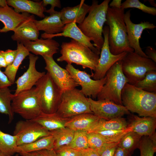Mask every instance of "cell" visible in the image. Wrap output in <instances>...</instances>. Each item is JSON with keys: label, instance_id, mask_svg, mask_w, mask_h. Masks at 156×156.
<instances>
[{"label": "cell", "instance_id": "6da1fadb", "mask_svg": "<svg viewBox=\"0 0 156 156\" xmlns=\"http://www.w3.org/2000/svg\"><path fill=\"white\" fill-rule=\"evenodd\" d=\"M122 105L140 116L156 118V93L145 91L126 83L121 93Z\"/></svg>", "mask_w": 156, "mask_h": 156}, {"label": "cell", "instance_id": "7a4b0ae2", "mask_svg": "<svg viewBox=\"0 0 156 156\" xmlns=\"http://www.w3.org/2000/svg\"><path fill=\"white\" fill-rule=\"evenodd\" d=\"M124 14V10L121 8L109 7L107 9L105 23L109 29L108 41L109 49L113 55L134 52L129 43Z\"/></svg>", "mask_w": 156, "mask_h": 156}, {"label": "cell", "instance_id": "3957f363", "mask_svg": "<svg viewBox=\"0 0 156 156\" xmlns=\"http://www.w3.org/2000/svg\"><path fill=\"white\" fill-rule=\"evenodd\" d=\"M110 1L105 0L99 4L97 1L93 0L88 16L77 26L86 36L92 39L94 46L100 52L104 43L102 34Z\"/></svg>", "mask_w": 156, "mask_h": 156}, {"label": "cell", "instance_id": "277c9868", "mask_svg": "<svg viewBox=\"0 0 156 156\" xmlns=\"http://www.w3.org/2000/svg\"><path fill=\"white\" fill-rule=\"evenodd\" d=\"M61 56L57 61L66 62L67 64L74 63L81 66L84 69L89 68L95 70L98 64L99 55L83 44L71 39L68 42H63L61 46Z\"/></svg>", "mask_w": 156, "mask_h": 156}, {"label": "cell", "instance_id": "5b68a950", "mask_svg": "<svg viewBox=\"0 0 156 156\" xmlns=\"http://www.w3.org/2000/svg\"><path fill=\"white\" fill-rule=\"evenodd\" d=\"M105 83L97 95V100L106 99L123 105L121 93L128 81L122 68V60L115 63L107 71Z\"/></svg>", "mask_w": 156, "mask_h": 156}, {"label": "cell", "instance_id": "8992f818", "mask_svg": "<svg viewBox=\"0 0 156 156\" xmlns=\"http://www.w3.org/2000/svg\"><path fill=\"white\" fill-rule=\"evenodd\" d=\"M56 112L66 118L85 113L93 114L90 109L88 98L80 90L76 88L62 92Z\"/></svg>", "mask_w": 156, "mask_h": 156}, {"label": "cell", "instance_id": "52a82bcc", "mask_svg": "<svg viewBox=\"0 0 156 156\" xmlns=\"http://www.w3.org/2000/svg\"><path fill=\"white\" fill-rule=\"evenodd\" d=\"M122 68L128 83L134 86L144 78L148 71L156 70V63L134 52H128L122 60Z\"/></svg>", "mask_w": 156, "mask_h": 156}, {"label": "cell", "instance_id": "ba28073f", "mask_svg": "<svg viewBox=\"0 0 156 156\" xmlns=\"http://www.w3.org/2000/svg\"><path fill=\"white\" fill-rule=\"evenodd\" d=\"M42 111L47 114L56 112L62 92L47 72L35 84Z\"/></svg>", "mask_w": 156, "mask_h": 156}, {"label": "cell", "instance_id": "9c48e42d", "mask_svg": "<svg viewBox=\"0 0 156 156\" xmlns=\"http://www.w3.org/2000/svg\"><path fill=\"white\" fill-rule=\"evenodd\" d=\"M11 106L14 113L25 120H33L42 112L35 87L14 94Z\"/></svg>", "mask_w": 156, "mask_h": 156}, {"label": "cell", "instance_id": "30bf717a", "mask_svg": "<svg viewBox=\"0 0 156 156\" xmlns=\"http://www.w3.org/2000/svg\"><path fill=\"white\" fill-rule=\"evenodd\" d=\"M50 134V131L44 127L31 120L17 122L13 133L16 137L18 146L30 143Z\"/></svg>", "mask_w": 156, "mask_h": 156}, {"label": "cell", "instance_id": "8fae6325", "mask_svg": "<svg viewBox=\"0 0 156 156\" xmlns=\"http://www.w3.org/2000/svg\"><path fill=\"white\" fill-rule=\"evenodd\" d=\"M66 69L69 73L77 84L81 87L82 93L87 97L89 96L93 99L97 98L105 83L106 77L98 80L92 79L91 75L85 71L75 68L72 64H67Z\"/></svg>", "mask_w": 156, "mask_h": 156}, {"label": "cell", "instance_id": "7c38bea8", "mask_svg": "<svg viewBox=\"0 0 156 156\" xmlns=\"http://www.w3.org/2000/svg\"><path fill=\"white\" fill-rule=\"evenodd\" d=\"M109 32V27L105 26L103 29L104 41L101 50L100 56L94 73H92L91 74L94 80L104 78L109 69L116 62L122 60L128 53L125 52L117 55L111 53L108 41Z\"/></svg>", "mask_w": 156, "mask_h": 156}, {"label": "cell", "instance_id": "4fadbf2b", "mask_svg": "<svg viewBox=\"0 0 156 156\" xmlns=\"http://www.w3.org/2000/svg\"><path fill=\"white\" fill-rule=\"evenodd\" d=\"M88 99L91 111L100 118L109 120L130 114L126 107L106 99L96 101L91 97L88 98Z\"/></svg>", "mask_w": 156, "mask_h": 156}, {"label": "cell", "instance_id": "5bb4252c", "mask_svg": "<svg viewBox=\"0 0 156 156\" xmlns=\"http://www.w3.org/2000/svg\"><path fill=\"white\" fill-rule=\"evenodd\" d=\"M131 10L125 13L124 16L129 45L135 53L142 57L148 58L140 46V39L144 30H153L156 26L153 23L147 21L141 22L138 24L133 23L130 18Z\"/></svg>", "mask_w": 156, "mask_h": 156}, {"label": "cell", "instance_id": "9a60e30c", "mask_svg": "<svg viewBox=\"0 0 156 156\" xmlns=\"http://www.w3.org/2000/svg\"><path fill=\"white\" fill-rule=\"evenodd\" d=\"M42 57L46 64L45 69L62 92L79 86L68 71L58 65L53 57Z\"/></svg>", "mask_w": 156, "mask_h": 156}, {"label": "cell", "instance_id": "2e32d148", "mask_svg": "<svg viewBox=\"0 0 156 156\" xmlns=\"http://www.w3.org/2000/svg\"><path fill=\"white\" fill-rule=\"evenodd\" d=\"M28 56L29 59L28 68L26 71L15 82L16 88L14 95L31 89L37 82L46 74L44 72L38 71L36 68V64L38 58V57L30 53Z\"/></svg>", "mask_w": 156, "mask_h": 156}, {"label": "cell", "instance_id": "e0dca14e", "mask_svg": "<svg viewBox=\"0 0 156 156\" xmlns=\"http://www.w3.org/2000/svg\"><path fill=\"white\" fill-rule=\"evenodd\" d=\"M41 36L44 39L59 36L69 37L88 47L97 54L99 55L100 53L93 44L91 43L92 39L86 36L75 23H70L65 25L64 30L62 32L54 34H48L44 33L41 34Z\"/></svg>", "mask_w": 156, "mask_h": 156}, {"label": "cell", "instance_id": "ac0fdd59", "mask_svg": "<svg viewBox=\"0 0 156 156\" xmlns=\"http://www.w3.org/2000/svg\"><path fill=\"white\" fill-rule=\"evenodd\" d=\"M29 51L36 55L53 57L57 53L60 46L59 43L52 38H41L34 41H25L22 42Z\"/></svg>", "mask_w": 156, "mask_h": 156}, {"label": "cell", "instance_id": "d6986e66", "mask_svg": "<svg viewBox=\"0 0 156 156\" xmlns=\"http://www.w3.org/2000/svg\"><path fill=\"white\" fill-rule=\"evenodd\" d=\"M33 15L30 16L21 23L14 31L11 38L17 42L25 41H34L38 39L39 31L34 23Z\"/></svg>", "mask_w": 156, "mask_h": 156}, {"label": "cell", "instance_id": "ffe728a7", "mask_svg": "<svg viewBox=\"0 0 156 156\" xmlns=\"http://www.w3.org/2000/svg\"><path fill=\"white\" fill-rule=\"evenodd\" d=\"M30 15L27 13H17L8 5L4 7H0V21L4 25V27L0 29V33L14 31Z\"/></svg>", "mask_w": 156, "mask_h": 156}, {"label": "cell", "instance_id": "44dd1931", "mask_svg": "<svg viewBox=\"0 0 156 156\" xmlns=\"http://www.w3.org/2000/svg\"><path fill=\"white\" fill-rule=\"evenodd\" d=\"M82 0L78 5L74 7L63 8L60 12L62 21L64 25L70 23H81L89 10L90 5Z\"/></svg>", "mask_w": 156, "mask_h": 156}, {"label": "cell", "instance_id": "7402d4cb", "mask_svg": "<svg viewBox=\"0 0 156 156\" xmlns=\"http://www.w3.org/2000/svg\"><path fill=\"white\" fill-rule=\"evenodd\" d=\"M99 119L93 114H82L69 118L65 127L75 131H82L88 132L97 124Z\"/></svg>", "mask_w": 156, "mask_h": 156}, {"label": "cell", "instance_id": "603a6c76", "mask_svg": "<svg viewBox=\"0 0 156 156\" xmlns=\"http://www.w3.org/2000/svg\"><path fill=\"white\" fill-rule=\"evenodd\" d=\"M34 23L39 31H43L44 33L48 34L62 32L65 26L62 21L60 12L56 11L41 20L35 19Z\"/></svg>", "mask_w": 156, "mask_h": 156}, {"label": "cell", "instance_id": "cb8c5ba5", "mask_svg": "<svg viewBox=\"0 0 156 156\" xmlns=\"http://www.w3.org/2000/svg\"><path fill=\"white\" fill-rule=\"evenodd\" d=\"M7 5L14 8L17 13H31L41 18L45 16L44 12L46 10L42 1L35 2L29 0H7Z\"/></svg>", "mask_w": 156, "mask_h": 156}, {"label": "cell", "instance_id": "d4e9b609", "mask_svg": "<svg viewBox=\"0 0 156 156\" xmlns=\"http://www.w3.org/2000/svg\"><path fill=\"white\" fill-rule=\"evenodd\" d=\"M131 118L132 120L128 126L132 128V131L142 136H150L155 132L156 118L135 115H132Z\"/></svg>", "mask_w": 156, "mask_h": 156}, {"label": "cell", "instance_id": "484cf974", "mask_svg": "<svg viewBox=\"0 0 156 156\" xmlns=\"http://www.w3.org/2000/svg\"><path fill=\"white\" fill-rule=\"evenodd\" d=\"M68 118L60 116L56 112L47 114L42 112L31 120L39 123L50 131L64 128L65 122Z\"/></svg>", "mask_w": 156, "mask_h": 156}, {"label": "cell", "instance_id": "4316f807", "mask_svg": "<svg viewBox=\"0 0 156 156\" xmlns=\"http://www.w3.org/2000/svg\"><path fill=\"white\" fill-rule=\"evenodd\" d=\"M54 139L50 134L30 143L17 146L16 153H27L42 149L53 150Z\"/></svg>", "mask_w": 156, "mask_h": 156}, {"label": "cell", "instance_id": "83f0119b", "mask_svg": "<svg viewBox=\"0 0 156 156\" xmlns=\"http://www.w3.org/2000/svg\"><path fill=\"white\" fill-rule=\"evenodd\" d=\"M16 49L17 53L15 60L11 65L5 68L3 72L12 84L15 83L16 74L20 65L30 53L22 43L17 42Z\"/></svg>", "mask_w": 156, "mask_h": 156}, {"label": "cell", "instance_id": "f1b7e54d", "mask_svg": "<svg viewBox=\"0 0 156 156\" xmlns=\"http://www.w3.org/2000/svg\"><path fill=\"white\" fill-rule=\"evenodd\" d=\"M128 125L125 119L122 117L109 120L100 118L97 124L88 133L95 132L105 130L122 129L126 128Z\"/></svg>", "mask_w": 156, "mask_h": 156}, {"label": "cell", "instance_id": "f546056e", "mask_svg": "<svg viewBox=\"0 0 156 156\" xmlns=\"http://www.w3.org/2000/svg\"><path fill=\"white\" fill-rule=\"evenodd\" d=\"M75 132L66 127L50 131L54 139L53 150L68 146L73 139Z\"/></svg>", "mask_w": 156, "mask_h": 156}, {"label": "cell", "instance_id": "4dcf8cb0", "mask_svg": "<svg viewBox=\"0 0 156 156\" xmlns=\"http://www.w3.org/2000/svg\"><path fill=\"white\" fill-rule=\"evenodd\" d=\"M14 96L8 87L0 88V113L7 115L8 123L12 122L14 118L11 102Z\"/></svg>", "mask_w": 156, "mask_h": 156}, {"label": "cell", "instance_id": "1f68e13d", "mask_svg": "<svg viewBox=\"0 0 156 156\" xmlns=\"http://www.w3.org/2000/svg\"><path fill=\"white\" fill-rule=\"evenodd\" d=\"M17 138L14 135L5 133L0 129V150L12 156L17 147Z\"/></svg>", "mask_w": 156, "mask_h": 156}, {"label": "cell", "instance_id": "d6a6232c", "mask_svg": "<svg viewBox=\"0 0 156 156\" xmlns=\"http://www.w3.org/2000/svg\"><path fill=\"white\" fill-rule=\"evenodd\" d=\"M142 137L133 131H130L121 139L118 146L131 153L135 149L138 148Z\"/></svg>", "mask_w": 156, "mask_h": 156}, {"label": "cell", "instance_id": "836d02e7", "mask_svg": "<svg viewBox=\"0 0 156 156\" xmlns=\"http://www.w3.org/2000/svg\"><path fill=\"white\" fill-rule=\"evenodd\" d=\"M138 148L140 156H154L156 152V135L142 136Z\"/></svg>", "mask_w": 156, "mask_h": 156}, {"label": "cell", "instance_id": "e575fe53", "mask_svg": "<svg viewBox=\"0 0 156 156\" xmlns=\"http://www.w3.org/2000/svg\"><path fill=\"white\" fill-rule=\"evenodd\" d=\"M134 86L146 92L156 93V70L148 71L144 78Z\"/></svg>", "mask_w": 156, "mask_h": 156}, {"label": "cell", "instance_id": "d590c367", "mask_svg": "<svg viewBox=\"0 0 156 156\" xmlns=\"http://www.w3.org/2000/svg\"><path fill=\"white\" fill-rule=\"evenodd\" d=\"M132 131V128L128 126L126 128L122 129L105 130L95 132L103 137L108 142L115 143L119 142L126 134Z\"/></svg>", "mask_w": 156, "mask_h": 156}, {"label": "cell", "instance_id": "8d00e7d4", "mask_svg": "<svg viewBox=\"0 0 156 156\" xmlns=\"http://www.w3.org/2000/svg\"><path fill=\"white\" fill-rule=\"evenodd\" d=\"M88 133L86 131H75L73 139L68 146L78 151L88 148Z\"/></svg>", "mask_w": 156, "mask_h": 156}, {"label": "cell", "instance_id": "74e56055", "mask_svg": "<svg viewBox=\"0 0 156 156\" xmlns=\"http://www.w3.org/2000/svg\"><path fill=\"white\" fill-rule=\"evenodd\" d=\"M136 8L143 12L153 16L156 15V8L148 6L138 0H126L122 3L120 8L125 10L128 8Z\"/></svg>", "mask_w": 156, "mask_h": 156}, {"label": "cell", "instance_id": "f35d334b", "mask_svg": "<svg viewBox=\"0 0 156 156\" xmlns=\"http://www.w3.org/2000/svg\"><path fill=\"white\" fill-rule=\"evenodd\" d=\"M87 137L89 148L97 151L105 143H108L103 137L96 132L88 133Z\"/></svg>", "mask_w": 156, "mask_h": 156}, {"label": "cell", "instance_id": "ab89813d", "mask_svg": "<svg viewBox=\"0 0 156 156\" xmlns=\"http://www.w3.org/2000/svg\"><path fill=\"white\" fill-rule=\"evenodd\" d=\"M119 142L106 143L97 152L100 156H114Z\"/></svg>", "mask_w": 156, "mask_h": 156}, {"label": "cell", "instance_id": "60d3db41", "mask_svg": "<svg viewBox=\"0 0 156 156\" xmlns=\"http://www.w3.org/2000/svg\"><path fill=\"white\" fill-rule=\"evenodd\" d=\"M55 151L57 156H79V151L71 148L68 146L62 147Z\"/></svg>", "mask_w": 156, "mask_h": 156}, {"label": "cell", "instance_id": "b9f144b4", "mask_svg": "<svg viewBox=\"0 0 156 156\" xmlns=\"http://www.w3.org/2000/svg\"><path fill=\"white\" fill-rule=\"evenodd\" d=\"M3 54L7 66L11 65L15 60L17 53V49H8L5 51L2 50Z\"/></svg>", "mask_w": 156, "mask_h": 156}, {"label": "cell", "instance_id": "7bdbcfd3", "mask_svg": "<svg viewBox=\"0 0 156 156\" xmlns=\"http://www.w3.org/2000/svg\"><path fill=\"white\" fill-rule=\"evenodd\" d=\"M42 1L43 5L44 7L48 5H51L50 8L49 10H46L45 12L49 14L55 11L54 10L55 7H57L59 8L61 7V2L59 0H43Z\"/></svg>", "mask_w": 156, "mask_h": 156}, {"label": "cell", "instance_id": "ee69618b", "mask_svg": "<svg viewBox=\"0 0 156 156\" xmlns=\"http://www.w3.org/2000/svg\"><path fill=\"white\" fill-rule=\"evenodd\" d=\"M12 84L0 68V88L9 87Z\"/></svg>", "mask_w": 156, "mask_h": 156}, {"label": "cell", "instance_id": "f6af8a7d", "mask_svg": "<svg viewBox=\"0 0 156 156\" xmlns=\"http://www.w3.org/2000/svg\"><path fill=\"white\" fill-rule=\"evenodd\" d=\"M148 58L156 63V51L151 46L146 47L144 52Z\"/></svg>", "mask_w": 156, "mask_h": 156}, {"label": "cell", "instance_id": "bcb514c9", "mask_svg": "<svg viewBox=\"0 0 156 156\" xmlns=\"http://www.w3.org/2000/svg\"><path fill=\"white\" fill-rule=\"evenodd\" d=\"M79 151V156H100L97 151L90 148Z\"/></svg>", "mask_w": 156, "mask_h": 156}, {"label": "cell", "instance_id": "7dc6e473", "mask_svg": "<svg viewBox=\"0 0 156 156\" xmlns=\"http://www.w3.org/2000/svg\"><path fill=\"white\" fill-rule=\"evenodd\" d=\"M131 155V153L128 151L118 146L114 156H130Z\"/></svg>", "mask_w": 156, "mask_h": 156}, {"label": "cell", "instance_id": "c3c4849f", "mask_svg": "<svg viewBox=\"0 0 156 156\" xmlns=\"http://www.w3.org/2000/svg\"><path fill=\"white\" fill-rule=\"evenodd\" d=\"M121 0H113L109 5V7L117 8H120L122 3Z\"/></svg>", "mask_w": 156, "mask_h": 156}, {"label": "cell", "instance_id": "681fc988", "mask_svg": "<svg viewBox=\"0 0 156 156\" xmlns=\"http://www.w3.org/2000/svg\"><path fill=\"white\" fill-rule=\"evenodd\" d=\"M7 66V65L3 54L2 50H0V68H5Z\"/></svg>", "mask_w": 156, "mask_h": 156}, {"label": "cell", "instance_id": "f907efd6", "mask_svg": "<svg viewBox=\"0 0 156 156\" xmlns=\"http://www.w3.org/2000/svg\"><path fill=\"white\" fill-rule=\"evenodd\" d=\"M7 5L6 0H0V7H4Z\"/></svg>", "mask_w": 156, "mask_h": 156}, {"label": "cell", "instance_id": "816d5d0a", "mask_svg": "<svg viewBox=\"0 0 156 156\" xmlns=\"http://www.w3.org/2000/svg\"><path fill=\"white\" fill-rule=\"evenodd\" d=\"M0 156H12L0 150Z\"/></svg>", "mask_w": 156, "mask_h": 156}, {"label": "cell", "instance_id": "f5cc1de1", "mask_svg": "<svg viewBox=\"0 0 156 156\" xmlns=\"http://www.w3.org/2000/svg\"><path fill=\"white\" fill-rule=\"evenodd\" d=\"M149 2H150V4L152 5H153L156 7V4L155 3V1L153 0H149Z\"/></svg>", "mask_w": 156, "mask_h": 156}, {"label": "cell", "instance_id": "db71d44e", "mask_svg": "<svg viewBox=\"0 0 156 156\" xmlns=\"http://www.w3.org/2000/svg\"><path fill=\"white\" fill-rule=\"evenodd\" d=\"M14 156H19V155L18 154H17Z\"/></svg>", "mask_w": 156, "mask_h": 156}, {"label": "cell", "instance_id": "11a10c76", "mask_svg": "<svg viewBox=\"0 0 156 156\" xmlns=\"http://www.w3.org/2000/svg\"></svg>", "mask_w": 156, "mask_h": 156}]
</instances>
